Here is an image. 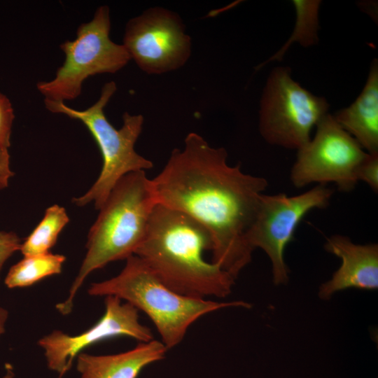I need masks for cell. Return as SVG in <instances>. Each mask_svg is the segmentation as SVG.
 Here are the masks:
<instances>
[{
  "instance_id": "ac0fdd59",
  "label": "cell",
  "mask_w": 378,
  "mask_h": 378,
  "mask_svg": "<svg viewBox=\"0 0 378 378\" xmlns=\"http://www.w3.org/2000/svg\"><path fill=\"white\" fill-rule=\"evenodd\" d=\"M14 118V110L10 99L0 92V149L8 150L10 146Z\"/></svg>"
},
{
  "instance_id": "7402d4cb",
  "label": "cell",
  "mask_w": 378,
  "mask_h": 378,
  "mask_svg": "<svg viewBox=\"0 0 378 378\" xmlns=\"http://www.w3.org/2000/svg\"><path fill=\"white\" fill-rule=\"evenodd\" d=\"M8 317V312L0 307V337L5 332V326Z\"/></svg>"
},
{
  "instance_id": "7a4b0ae2",
  "label": "cell",
  "mask_w": 378,
  "mask_h": 378,
  "mask_svg": "<svg viewBox=\"0 0 378 378\" xmlns=\"http://www.w3.org/2000/svg\"><path fill=\"white\" fill-rule=\"evenodd\" d=\"M212 242L207 230L183 213L157 204L145 238L134 255L169 288L182 295L206 299L229 295L235 279L204 259Z\"/></svg>"
},
{
  "instance_id": "d6986e66",
  "label": "cell",
  "mask_w": 378,
  "mask_h": 378,
  "mask_svg": "<svg viewBox=\"0 0 378 378\" xmlns=\"http://www.w3.org/2000/svg\"><path fill=\"white\" fill-rule=\"evenodd\" d=\"M356 178L357 181H364L374 192H377L378 153H367L365 157L357 167Z\"/></svg>"
},
{
  "instance_id": "ba28073f",
  "label": "cell",
  "mask_w": 378,
  "mask_h": 378,
  "mask_svg": "<svg viewBox=\"0 0 378 378\" xmlns=\"http://www.w3.org/2000/svg\"><path fill=\"white\" fill-rule=\"evenodd\" d=\"M332 195V189L317 184L297 195H261L248 241L253 250L261 248L269 257L275 285H284L288 281L289 270L284 260V251L293 240L298 224L312 209L328 206Z\"/></svg>"
},
{
  "instance_id": "6da1fadb",
  "label": "cell",
  "mask_w": 378,
  "mask_h": 378,
  "mask_svg": "<svg viewBox=\"0 0 378 378\" xmlns=\"http://www.w3.org/2000/svg\"><path fill=\"white\" fill-rule=\"evenodd\" d=\"M224 148H214L189 133L183 149L172 150L151 179L158 204L184 214L202 225L212 242V260L237 279L252 260L248 241L261 195L268 186L260 176L230 166Z\"/></svg>"
},
{
  "instance_id": "30bf717a",
  "label": "cell",
  "mask_w": 378,
  "mask_h": 378,
  "mask_svg": "<svg viewBox=\"0 0 378 378\" xmlns=\"http://www.w3.org/2000/svg\"><path fill=\"white\" fill-rule=\"evenodd\" d=\"M123 46L144 72L160 74L183 66L191 55V38L179 15L152 7L126 24Z\"/></svg>"
},
{
  "instance_id": "7c38bea8",
  "label": "cell",
  "mask_w": 378,
  "mask_h": 378,
  "mask_svg": "<svg viewBox=\"0 0 378 378\" xmlns=\"http://www.w3.org/2000/svg\"><path fill=\"white\" fill-rule=\"evenodd\" d=\"M325 250L341 259L340 267L331 279L322 284L318 297L327 300L337 292L348 288H378V245L358 244L348 237L335 234L328 238Z\"/></svg>"
},
{
  "instance_id": "603a6c76",
  "label": "cell",
  "mask_w": 378,
  "mask_h": 378,
  "mask_svg": "<svg viewBox=\"0 0 378 378\" xmlns=\"http://www.w3.org/2000/svg\"><path fill=\"white\" fill-rule=\"evenodd\" d=\"M6 374L2 378H13L15 376L13 366L10 363H6Z\"/></svg>"
},
{
  "instance_id": "ffe728a7",
  "label": "cell",
  "mask_w": 378,
  "mask_h": 378,
  "mask_svg": "<svg viewBox=\"0 0 378 378\" xmlns=\"http://www.w3.org/2000/svg\"><path fill=\"white\" fill-rule=\"evenodd\" d=\"M22 241L13 232L0 231V274L6 260L20 251Z\"/></svg>"
},
{
  "instance_id": "277c9868",
  "label": "cell",
  "mask_w": 378,
  "mask_h": 378,
  "mask_svg": "<svg viewBox=\"0 0 378 378\" xmlns=\"http://www.w3.org/2000/svg\"><path fill=\"white\" fill-rule=\"evenodd\" d=\"M125 260L118 275L92 284L88 293L115 296L144 312L168 350L178 345L190 326L202 316L227 307H251L241 300L216 302L182 295L167 286L139 256L133 255Z\"/></svg>"
},
{
  "instance_id": "8fae6325",
  "label": "cell",
  "mask_w": 378,
  "mask_h": 378,
  "mask_svg": "<svg viewBox=\"0 0 378 378\" xmlns=\"http://www.w3.org/2000/svg\"><path fill=\"white\" fill-rule=\"evenodd\" d=\"M104 304L103 316L82 333L73 336L55 330L38 340L48 367L58 372L59 378L69 370L75 357L97 342L122 336L140 342L153 340L150 329L139 321V310L132 304L113 295L106 296Z\"/></svg>"
},
{
  "instance_id": "5bb4252c",
  "label": "cell",
  "mask_w": 378,
  "mask_h": 378,
  "mask_svg": "<svg viewBox=\"0 0 378 378\" xmlns=\"http://www.w3.org/2000/svg\"><path fill=\"white\" fill-rule=\"evenodd\" d=\"M337 124L368 153H378V61L373 59L361 92L332 115Z\"/></svg>"
},
{
  "instance_id": "5b68a950",
  "label": "cell",
  "mask_w": 378,
  "mask_h": 378,
  "mask_svg": "<svg viewBox=\"0 0 378 378\" xmlns=\"http://www.w3.org/2000/svg\"><path fill=\"white\" fill-rule=\"evenodd\" d=\"M117 90L114 81L104 85L98 100L85 110H76L64 102L44 101L47 110L78 120L95 140L102 156L100 174L91 188L72 202L78 206L94 202L99 209L115 184L125 175L153 167L152 162L134 149L143 128L144 117L128 112L122 115V125L116 129L106 118L104 108Z\"/></svg>"
},
{
  "instance_id": "e0dca14e",
  "label": "cell",
  "mask_w": 378,
  "mask_h": 378,
  "mask_svg": "<svg viewBox=\"0 0 378 378\" xmlns=\"http://www.w3.org/2000/svg\"><path fill=\"white\" fill-rule=\"evenodd\" d=\"M321 1L294 0L292 1L296 13L295 26L293 34L282 48L258 68L272 61H280L285 52L293 43H298L307 48L316 44L318 41L319 29L318 11Z\"/></svg>"
},
{
  "instance_id": "3957f363",
  "label": "cell",
  "mask_w": 378,
  "mask_h": 378,
  "mask_svg": "<svg viewBox=\"0 0 378 378\" xmlns=\"http://www.w3.org/2000/svg\"><path fill=\"white\" fill-rule=\"evenodd\" d=\"M157 204L145 171L130 173L115 184L88 232L87 252L68 297L56 305L62 314L71 313L74 298L91 272L135 254Z\"/></svg>"
},
{
  "instance_id": "44dd1931",
  "label": "cell",
  "mask_w": 378,
  "mask_h": 378,
  "mask_svg": "<svg viewBox=\"0 0 378 378\" xmlns=\"http://www.w3.org/2000/svg\"><path fill=\"white\" fill-rule=\"evenodd\" d=\"M14 173L10 167L8 150L0 149V190L8 187L10 179Z\"/></svg>"
},
{
  "instance_id": "52a82bcc",
  "label": "cell",
  "mask_w": 378,
  "mask_h": 378,
  "mask_svg": "<svg viewBox=\"0 0 378 378\" xmlns=\"http://www.w3.org/2000/svg\"><path fill=\"white\" fill-rule=\"evenodd\" d=\"M326 99L314 95L291 76L288 66L272 70L262 94L259 130L270 144L298 150L314 127L328 113Z\"/></svg>"
},
{
  "instance_id": "2e32d148",
  "label": "cell",
  "mask_w": 378,
  "mask_h": 378,
  "mask_svg": "<svg viewBox=\"0 0 378 378\" xmlns=\"http://www.w3.org/2000/svg\"><path fill=\"white\" fill-rule=\"evenodd\" d=\"M69 222V218L64 207L57 204L50 206L46 210L41 220L22 242L20 251L24 256L50 252Z\"/></svg>"
},
{
  "instance_id": "9c48e42d",
  "label": "cell",
  "mask_w": 378,
  "mask_h": 378,
  "mask_svg": "<svg viewBox=\"0 0 378 378\" xmlns=\"http://www.w3.org/2000/svg\"><path fill=\"white\" fill-rule=\"evenodd\" d=\"M313 139L299 149L290 174L292 184L333 183L340 191L352 190L356 171L367 152L328 113L316 126Z\"/></svg>"
},
{
  "instance_id": "8992f818",
  "label": "cell",
  "mask_w": 378,
  "mask_h": 378,
  "mask_svg": "<svg viewBox=\"0 0 378 378\" xmlns=\"http://www.w3.org/2000/svg\"><path fill=\"white\" fill-rule=\"evenodd\" d=\"M110 9L97 8L92 19L77 29L76 38L60 44L65 58L55 77L39 81L36 89L44 101L61 102L76 99L82 92L83 82L99 74H113L130 62V57L122 44L110 38Z\"/></svg>"
},
{
  "instance_id": "9a60e30c",
  "label": "cell",
  "mask_w": 378,
  "mask_h": 378,
  "mask_svg": "<svg viewBox=\"0 0 378 378\" xmlns=\"http://www.w3.org/2000/svg\"><path fill=\"white\" fill-rule=\"evenodd\" d=\"M65 260L64 255L50 252L24 256L10 268L5 284L9 288L32 286L46 277L60 274Z\"/></svg>"
},
{
  "instance_id": "4fadbf2b",
  "label": "cell",
  "mask_w": 378,
  "mask_h": 378,
  "mask_svg": "<svg viewBox=\"0 0 378 378\" xmlns=\"http://www.w3.org/2000/svg\"><path fill=\"white\" fill-rule=\"evenodd\" d=\"M167 351L161 341L153 339L115 354L80 353L76 368L80 378H137L146 366L164 359Z\"/></svg>"
}]
</instances>
